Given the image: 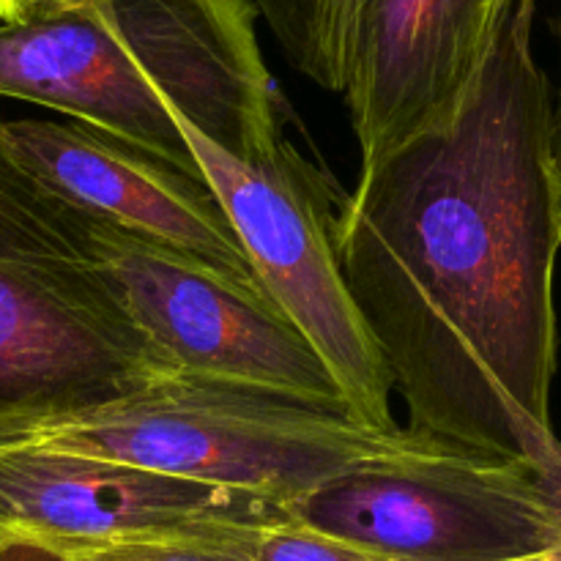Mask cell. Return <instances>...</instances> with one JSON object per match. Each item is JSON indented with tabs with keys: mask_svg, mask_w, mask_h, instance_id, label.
Instances as JSON below:
<instances>
[{
	"mask_svg": "<svg viewBox=\"0 0 561 561\" xmlns=\"http://www.w3.org/2000/svg\"><path fill=\"white\" fill-rule=\"evenodd\" d=\"M85 217L126 312L175 370L348 409L321 356L268 296Z\"/></svg>",
	"mask_w": 561,
	"mask_h": 561,
	"instance_id": "cell-7",
	"label": "cell"
},
{
	"mask_svg": "<svg viewBox=\"0 0 561 561\" xmlns=\"http://www.w3.org/2000/svg\"><path fill=\"white\" fill-rule=\"evenodd\" d=\"M91 0H0V22H27L77 9Z\"/></svg>",
	"mask_w": 561,
	"mask_h": 561,
	"instance_id": "cell-15",
	"label": "cell"
},
{
	"mask_svg": "<svg viewBox=\"0 0 561 561\" xmlns=\"http://www.w3.org/2000/svg\"><path fill=\"white\" fill-rule=\"evenodd\" d=\"M175 373L126 312L85 211L0 140V442Z\"/></svg>",
	"mask_w": 561,
	"mask_h": 561,
	"instance_id": "cell-3",
	"label": "cell"
},
{
	"mask_svg": "<svg viewBox=\"0 0 561 561\" xmlns=\"http://www.w3.org/2000/svg\"><path fill=\"white\" fill-rule=\"evenodd\" d=\"M515 561H557L551 553H542V557H529V559H515Z\"/></svg>",
	"mask_w": 561,
	"mask_h": 561,
	"instance_id": "cell-18",
	"label": "cell"
},
{
	"mask_svg": "<svg viewBox=\"0 0 561 561\" xmlns=\"http://www.w3.org/2000/svg\"><path fill=\"white\" fill-rule=\"evenodd\" d=\"M553 33H557V42H559V91H557V99L551 102V137H548V157H551V175H553V186H557V201L561 211V3H559L557 20H553Z\"/></svg>",
	"mask_w": 561,
	"mask_h": 561,
	"instance_id": "cell-16",
	"label": "cell"
},
{
	"mask_svg": "<svg viewBox=\"0 0 561 561\" xmlns=\"http://www.w3.org/2000/svg\"><path fill=\"white\" fill-rule=\"evenodd\" d=\"M268 529V526H266ZM263 531V529H261ZM261 531L225 537H159L71 553V561H255Z\"/></svg>",
	"mask_w": 561,
	"mask_h": 561,
	"instance_id": "cell-12",
	"label": "cell"
},
{
	"mask_svg": "<svg viewBox=\"0 0 561 561\" xmlns=\"http://www.w3.org/2000/svg\"><path fill=\"white\" fill-rule=\"evenodd\" d=\"M0 561H71V553L25 535H5L0 540Z\"/></svg>",
	"mask_w": 561,
	"mask_h": 561,
	"instance_id": "cell-14",
	"label": "cell"
},
{
	"mask_svg": "<svg viewBox=\"0 0 561 561\" xmlns=\"http://www.w3.org/2000/svg\"><path fill=\"white\" fill-rule=\"evenodd\" d=\"M255 561H383L337 537L285 520L263 529L255 540Z\"/></svg>",
	"mask_w": 561,
	"mask_h": 561,
	"instance_id": "cell-13",
	"label": "cell"
},
{
	"mask_svg": "<svg viewBox=\"0 0 561 561\" xmlns=\"http://www.w3.org/2000/svg\"><path fill=\"white\" fill-rule=\"evenodd\" d=\"M283 504L96 455L0 442V526L66 553L285 524Z\"/></svg>",
	"mask_w": 561,
	"mask_h": 561,
	"instance_id": "cell-8",
	"label": "cell"
},
{
	"mask_svg": "<svg viewBox=\"0 0 561 561\" xmlns=\"http://www.w3.org/2000/svg\"><path fill=\"white\" fill-rule=\"evenodd\" d=\"M5 535H9V531H5V529H3V526H0V540H3V537H5Z\"/></svg>",
	"mask_w": 561,
	"mask_h": 561,
	"instance_id": "cell-19",
	"label": "cell"
},
{
	"mask_svg": "<svg viewBox=\"0 0 561 561\" xmlns=\"http://www.w3.org/2000/svg\"><path fill=\"white\" fill-rule=\"evenodd\" d=\"M283 513L383 561H515L561 537L540 463L438 442L354 466Z\"/></svg>",
	"mask_w": 561,
	"mask_h": 561,
	"instance_id": "cell-5",
	"label": "cell"
},
{
	"mask_svg": "<svg viewBox=\"0 0 561 561\" xmlns=\"http://www.w3.org/2000/svg\"><path fill=\"white\" fill-rule=\"evenodd\" d=\"M283 53L327 91L343 93L348 80L356 0H252Z\"/></svg>",
	"mask_w": 561,
	"mask_h": 561,
	"instance_id": "cell-11",
	"label": "cell"
},
{
	"mask_svg": "<svg viewBox=\"0 0 561 561\" xmlns=\"http://www.w3.org/2000/svg\"><path fill=\"white\" fill-rule=\"evenodd\" d=\"M9 442L121 460L283 507L354 466L433 444L409 427L376 431L348 409L184 373L44 420Z\"/></svg>",
	"mask_w": 561,
	"mask_h": 561,
	"instance_id": "cell-4",
	"label": "cell"
},
{
	"mask_svg": "<svg viewBox=\"0 0 561 561\" xmlns=\"http://www.w3.org/2000/svg\"><path fill=\"white\" fill-rule=\"evenodd\" d=\"M181 131L263 290L321 356L351 414L376 431H403L389 405L392 378L340 272L327 175L285 137L266 157L244 162L186 126Z\"/></svg>",
	"mask_w": 561,
	"mask_h": 561,
	"instance_id": "cell-6",
	"label": "cell"
},
{
	"mask_svg": "<svg viewBox=\"0 0 561 561\" xmlns=\"http://www.w3.org/2000/svg\"><path fill=\"white\" fill-rule=\"evenodd\" d=\"M513 0H356L345 102L359 173L458 115Z\"/></svg>",
	"mask_w": 561,
	"mask_h": 561,
	"instance_id": "cell-10",
	"label": "cell"
},
{
	"mask_svg": "<svg viewBox=\"0 0 561 561\" xmlns=\"http://www.w3.org/2000/svg\"><path fill=\"white\" fill-rule=\"evenodd\" d=\"M513 0L463 107L359 173L334 250L411 433L493 458L557 442L553 272L561 211L551 88Z\"/></svg>",
	"mask_w": 561,
	"mask_h": 561,
	"instance_id": "cell-1",
	"label": "cell"
},
{
	"mask_svg": "<svg viewBox=\"0 0 561 561\" xmlns=\"http://www.w3.org/2000/svg\"><path fill=\"white\" fill-rule=\"evenodd\" d=\"M0 140L69 206L268 296L206 175L80 121L0 118Z\"/></svg>",
	"mask_w": 561,
	"mask_h": 561,
	"instance_id": "cell-9",
	"label": "cell"
},
{
	"mask_svg": "<svg viewBox=\"0 0 561 561\" xmlns=\"http://www.w3.org/2000/svg\"><path fill=\"white\" fill-rule=\"evenodd\" d=\"M540 469H542V474H546L548 488H551L553 507H557L559 526H561V442H559V438L551 444V447L546 449V453H542ZM548 553H551V557L557 561H561V537H559V546L553 548V551H548Z\"/></svg>",
	"mask_w": 561,
	"mask_h": 561,
	"instance_id": "cell-17",
	"label": "cell"
},
{
	"mask_svg": "<svg viewBox=\"0 0 561 561\" xmlns=\"http://www.w3.org/2000/svg\"><path fill=\"white\" fill-rule=\"evenodd\" d=\"M252 0H91L0 22V96L58 110L203 175L181 126L236 159L283 140Z\"/></svg>",
	"mask_w": 561,
	"mask_h": 561,
	"instance_id": "cell-2",
	"label": "cell"
}]
</instances>
